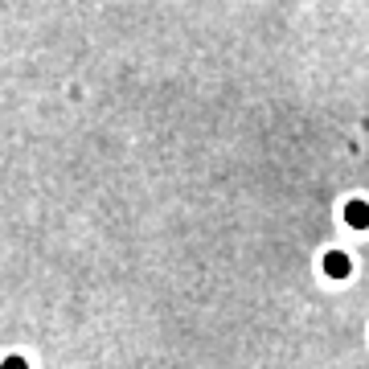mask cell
Listing matches in <instances>:
<instances>
[{"instance_id":"6da1fadb","label":"cell","mask_w":369,"mask_h":369,"mask_svg":"<svg viewBox=\"0 0 369 369\" xmlns=\"http://www.w3.org/2000/svg\"><path fill=\"white\" fill-rule=\"evenodd\" d=\"M345 222L357 226V230H366L369 226V205L366 201H349V205H345Z\"/></svg>"},{"instance_id":"7a4b0ae2","label":"cell","mask_w":369,"mask_h":369,"mask_svg":"<svg viewBox=\"0 0 369 369\" xmlns=\"http://www.w3.org/2000/svg\"><path fill=\"white\" fill-rule=\"evenodd\" d=\"M325 271H329L333 279H345V275H349V259H345L341 251H329V255H325Z\"/></svg>"},{"instance_id":"3957f363","label":"cell","mask_w":369,"mask_h":369,"mask_svg":"<svg viewBox=\"0 0 369 369\" xmlns=\"http://www.w3.org/2000/svg\"><path fill=\"white\" fill-rule=\"evenodd\" d=\"M0 369H29V366H25V357H4V366Z\"/></svg>"}]
</instances>
